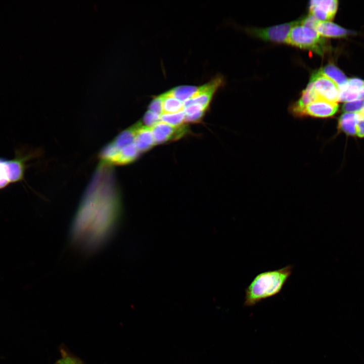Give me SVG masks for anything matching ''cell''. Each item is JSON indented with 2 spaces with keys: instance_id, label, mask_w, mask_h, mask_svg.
<instances>
[{
  "instance_id": "6da1fadb",
  "label": "cell",
  "mask_w": 364,
  "mask_h": 364,
  "mask_svg": "<svg viewBox=\"0 0 364 364\" xmlns=\"http://www.w3.org/2000/svg\"><path fill=\"white\" fill-rule=\"evenodd\" d=\"M121 204L113 168L101 162L81 200L70 231L72 242L86 252L101 248L113 236Z\"/></svg>"
},
{
  "instance_id": "7a4b0ae2",
  "label": "cell",
  "mask_w": 364,
  "mask_h": 364,
  "mask_svg": "<svg viewBox=\"0 0 364 364\" xmlns=\"http://www.w3.org/2000/svg\"><path fill=\"white\" fill-rule=\"evenodd\" d=\"M293 268L289 264L257 275L245 289L244 305L254 306L280 293L291 275Z\"/></svg>"
},
{
  "instance_id": "3957f363",
  "label": "cell",
  "mask_w": 364,
  "mask_h": 364,
  "mask_svg": "<svg viewBox=\"0 0 364 364\" xmlns=\"http://www.w3.org/2000/svg\"><path fill=\"white\" fill-rule=\"evenodd\" d=\"M286 43L319 54L323 53L325 47L324 39L315 29L304 26L300 23L292 28Z\"/></svg>"
},
{
  "instance_id": "277c9868",
  "label": "cell",
  "mask_w": 364,
  "mask_h": 364,
  "mask_svg": "<svg viewBox=\"0 0 364 364\" xmlns=\"http://www.w3.org/2000/svg\"><path fill=\"white\" fill-rule=\"evenodd\" d=\"M24 161V157H19L13 160L0 158V189L23 178Z\"/></svg>"
},
{
  "instance_id": "5b68a950",
  "label": "cell",
  "mask_w": 364,
  "mask_h": 364,
  "mask_svg": "<svg viewBox=\"0 0 364 364\" xmlns=\"http://www.w3.org/2000/svg\"><path fill=\"white\" fill-rule=\"evenodd\" d=\"M301 18L296 21L265 28L247 29L250 34L265 40L277 42H286L292 28L300 23Z\"/></svg>"
},
{
  "instance_id": "8992f818",
  "label": "cell",
  "mask_w": 364,
  "mask_h": 364,
  "mask_svg": "<svg viewBox=\"0 0 364 364\" xmlns=\"http://www.w3.org/2000/svg\"><path fill=\"white\" fill-rule=\"evenodd\" d=\"M319 98L332 102L339 101V89L337 85L320 70L313 73L310 81Z\"/></svg>"
},
{
  "instance_id": "52a82bcc",
  "label": "cell",
  "mask_w": 364,
  "mask_h": 364,
  "mask_svg": "<svg viewBox=\"0 0 364 364\" xmlns=\"http://www.w3.org/2000/svg\"><path fill=\"white\" fill-rule=\"evenodd\" d=\"M223 82L222 77L217 76L207 83L198 87L193 97L184 103V107L196 104L207 110L214 94L222 84Z\"/></svg>"
},
{
  "instance_id": "ba28073f",
  "label": "cell",
  "mask_w": 364,
  "mask_h": 364,
  "mask_svg": "<svg viewBox=\"0 0 364 364\" xmlns=\"http://www.w3.org/2000/svg\"><path fill=\"white\" fill-rule=\"evenodd\" d=\"M338 105L323 99H318L308 105L302 111L300 117L327 118L337 111Z\"/></svg>"
},
{
  "instance_id": "9c48e42d",
  "label": "cell",
  "mask_w": 364,
  "mask_h": 364,
  "mask_svg": "<svg viewBox=\"0 0 364 364\" xmlns=\"http://www.w3.org/2000/svg\"><path fill=\"white\" fill-rule=\"evenodd\" d=\"M151 128L156 145L177 139L183 136L187 130L183 125L174 126L161 121Z\"/></svg>"
},
{
  "instance_id": "30bf717a",
  "label": "cell",
  "mask_w": 364,
  "mask_h": 364,
  "mask_svg": "<svg viewBox=\"0 0 364 364\" xmlns=\"http://www.w3.org/2000/svg\"><path fill=\"white\" fill-rule=\"evenodd\" d=\"M309 13L320 21H329L334 17L338 7L336 0H312L309 2Z\"/></svg>"
},
{
  "instance_id": "8fae6325",
  "label": "cell",
  "mask_w": 364,
  "mask_h": 364,
  "mask_svg": "<svg viewBox=\"0 0 364 364\" xmlns=\"http://www.w3.org/2000/svg\"><path fill=\"white\" fill-rule=\"evenodd\" d=\"M134 144L140 153L145 152L156 145L150 127L135 125Z\"/></svg>"
},
{
  "instance_id": "7c38bea8",
  "label": "cell",
  "mask_w": 364,
  "mask_h": 364,
  "mask_svg": "<svg viewBox=\"0 0 364 364\" xmlns=\"http://www.w3.org/2000/svg\"><path fill=\"white\" fill-rule=\"evenodd\" d=\"M364 86V81L358 78L348 79L346 83L339 87V101L351 102L359 100L360 88Z\"/></svg>"
},
{
  "instance_id": "4fadbf2b",
  "label": "cell",
  "mask_w": 364,
  "mask_h": 364,
  "mask_svg": "<svg viewBox=\"0 0 364 364\" xmlns=\"http://www.w3.org/2000/svg\"><path fill=\"white\" fill-rule=\"evenodd\" d=\"M318 99L320 98L313 89L312 83L309 81L306 88L302 91L299 99L291 106L290 112L295 117H300L303 109Z\"/></svg>"
},
{
  "instance_id": "5bb4252c",
  "label": "cell",
  "mask_w": 364,
  "mask_h": 364,
  "mask_svg": "<svg viewBox=\"0 0 364 364\" xmlns=\"http://www.w3.org/2000/svg\"><path fill=\"white\" fill-rule=\"evenodd\" d=\"M316 31L322 36L340 37L345 36L348 31L330 21H318L315 27Z\"/></svg>"
},
{
  "instance_id": "9a60e30c",
  "label": "cell",
  "mask_w": 364,
  "mask_h": 364,
  "mask_svg": "<svg viewBox=\"0 0 364 364\" xmlns=\"http://www.w3.org/2000/svg\"><path fill=\"white\" fill-rule=\"evenodd\" d=\"M161 96L162 98L163 114L174 113L184 110V103L174 98L168 91Z\"/></svg>"
},
{
  "instance_id": "2e32d148",
  "label": "cell",
  "mask_w": 364,
  "mask_h": 364,
  "mask_svg": "<svg viewBox=\"0 0 364 364\" xmlns=\"http://www.w3.org/2000/svg\"><path fill=\"white\" fill-rule=\"evenodd\" d=\"M357 118L358 113L346 112L343 114L339 120L340 129L348 134H355V126Z\"/></svg>"
},
{
  "instance_id": "e0dca14e",
  "label": "cell",
  "mask_w": 364,
  "mask_h": 364,
  "mask_svg": "<svg viewBox=\"0 0 364 364\" xmlns=\"http://www.w3.org/2000/svg\"><path fill=\"white\" fill-rule=\"evenodd\" d=\"M319 70L332 80L338 87L343 86L347 82L348 79L344 74L333 64L328 65Z\"/></svg>"
},
{
  "instance_id": "ac0fdd59",
  "label": "cell",
  "mask_w": 364,
  "mask_h": 364,
  "mask_svg": "<svg viewBox=\"0 0 364 364\" xmlns=\"http://www.w3.org/2000/svg\"><path fill=\"white\" fill-rule=\"evenodd\" d=\"M198 87L191 85H181L174 87L168 92L174 98L184 103L191 99L197 90Z\"/></svg>"
},
{
  "instance_id": "d6986e66",
  "label": "cell",
  "mask_w": 364,
  "mask_h": 364,
  "mask_svg": "<svg viewBox=\"0 0 364 364\" xmlns=\"http://www.w3.org/2000/svg\"><path fill=\"white\" fill-rule=\"evenodd\" d=\"M206 109L202 106L191 104L184 107V112L185 115V122H196L203 117Z\"/></svg>"
},
{
  "instance_id": "ffe728a7",
  "label": "cell",
  "mask_w": 364,
  "mask_h": 364,
  "mask_svg": "<svg viewBox=\"0 0 364 364\" xmlns=\"http://www.w3.org/2000/svg\"><path fill=\"white\" fill-rule=\"evenodd\" d=\"M160 121L174 126L182 125L185 122V115L183 111L174 113L162 114Z\"/></svg>"
},
{
  "instance_id": "44dd1931",
  "label": "cell",
  "mask_w": 364,
  "mask_h": 364,
  "mask_svg": "<svg viewBox=\"0 0 364 364\" xmlns=\"http://www.w3.org/2000/svg\"><path fill=\"white\" fill-rule=\"evenodd\" d=\"M61 358L57 360L55 364H83L80 360L73 356L65 349L60 350Z\"/></svg>"
},
{
  "instance_id": "7402d4cb",
  "label": "cell",
  "mask_w": 364,
  "mask_h": 364,
  "mask_svg": "<svg viewBox=\"0 0 364 364\" xmlns=\"http://www.w3.org/2000/svg\"><path fill=\"white\" fill-rule=\"evenodd\" d=\"M364 107V100H357L346 102L343 110L347 112L359 113Z\"/></svg>"
},
{
  "instance_id": "603a6c76",
  "label": "cell",
  "mask_w": 364,
  "mask_h": 364,
  "mask_svg": "<svg viewBox=\"0 0 364 364\" xmlns=\"http://www.w3.org/2000/svg\"><path fill=\"white\" fill-rule=\"evenodd\" d=\"M148 110L161 116L163 114L162 98L161 95L154 98L149 106Z\"/></svg>"
},
{
  "instance_id": "cb8c5ba5",
  "label": "cell",
  "mask_w": 364,
  "mask_h": 364,
  "mask_svg": "<svg viewBox=\"0 0 364 364\" xmlns=\"http://www.w3.org/2000/svg\"><path fill=\"white\" fill-rule=\"evenodd\" d=\"M143 121L145 126L151 127L160 121V116L148 110L144 116Z\"/></svg>"
},
{
  "instance_id": "d4e9b609",
  "label": "cell",
  "mask_w": 364,
  "mask_h": 364,
  "mask_svg": "<svg viewBox=\"0 0 364 364\" xmlns=\"http://www.w3.org/2000/svg\"><path fill=\"white\" fill-rule=\"evenodd\" d=\"M355 134L359 137H364V115L360 113H358V118L355 126Z\"/></svg>"
},
{
  "instance_id": "484cf974",
  "label": "cell",
  "mask_w": 364,
  "mask_h": 364,
  "mask_svg": "<svg viewBox=\"0 0 364 364\" xmlns=\"http://www.w3.org/2000/svg\"><path fill=\"white\" fill-rule=\"evenodd\" d=\"M359 113L364 115V107Z\"/></svg>"
}]
</instances>
